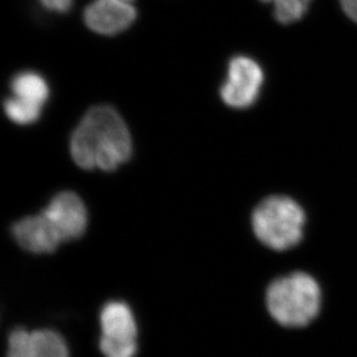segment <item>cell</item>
<instances>
[{
    "mask_svg": "<svg viewBox=\"0 0 357 357\" xmlns=\"http://www.w3.org/2000/svg\"><path fill=\"white\" fill-rule=\"evenodd\" d=\"M305 214L293 199L274 196L265 199L255 209L253 231L264 245L271 249H290L303 237Z\"/></svg>",
    "mask_w": 357,
    "mask_h": 357,
    "instance_id": "cell-3",
    "label": "cell"
},
{
    "mask_svg": "<svg viewBox=\"0 0 357 357\" xmlns=\"http://www.w3.org/2000/svg\"><path fill=\"white\" fill-rule=\"evenodd\" d=\"M271 316L286 327H303L319 312L321 291L309 274H290L271 283L266 295Z\"/></svg>",
    "mask_w": 357,
    "mask_h": 357,
    "instance_id": "cell-2",
    "label": "cell"
},
{
    "mask_svg": "<svg viewBox=\"0 0 357 357\" xmlns=\"http://www.w3.org/2000/svg\"><path fill=\"white\" fill-rule=\"evenodd\" d=\"M264 73L257 61L245 56L230 61L228 77L221 87L222 101L234 109L250 108L259 98Z\"/></svg>",
    "mask_w": 357,
    "mask_h": 357,
    "instance_id": "cell-4",
    "label": "cell"
},
{
    "mask_svg": "<svg viewBox=\"0 0 357 357\" xmlns=\"http://www.w3.org/2000/svg\"><path fill=\"white\" fill-rule=\"evenodd\" d=\"M137 19V10L130 3L117 0H95L84 13V24L96 34L114 36L126 31Z\"/></svg>",
    "mask_w": 357,
    "mask_h": 357,
    "instance_id": "cell-6",
    "label": "cell"
},
{
    "mask_svg": "<svg viewBox=\"0 0 357 357\" xmlns=\"http://www.w3.org/2000/svg\"><path fill=\"white\" fill-rule=\"evenodd\" d=\"M33 357H70L64 339L54 331L33 332Z\"/></svg>",
    "mask_w": 357,
    "mask_h": 357,
    "instance_id": "cell-10",
    "label": "cell"
},
{
    "mask_svg": "<svg viewBox=\"0 0 357 357\" xmlns=\"http://www.w3.org/2000/svg\"><path fill=\"white\" fill-rule=\"evenodd\" d=\"M13 96L42 105L49 98V86L45 79L35 72H21L10 82Z\"/></svg>",
    "mask_w": 357,
    "mask_h": 357,
    "instance_id": "cell-9",
    "label": "cell"
},
{
    "mask_svg": "<svg viewBox=\"0 0 357 357\" xmlns=\"http://www.w3.org/2000/svg\"><path fill=\"white\" fill-rule=\"evenodd\" d=\"M42 213L54 226L61 242L79 238L87 227L86 207L73 192L59 193Z\"/></svg>",
    "mask_w": 357,
    "mask_h": 357,
    "instance_id": "cell-5",
    "label": "cell"
},
{
    "mask_svg": "<svg viewBox=\"0 0 357 357\" xmlns=\"http://www.w3.org/2000/svg\"><path fill=\"white\" fill-rule=\"evenodd\" d=\"M344 13L357 24V0H340Z\"/></svg>",
    "mask_w": 357,
    "mask_h": 357,
    "instance_id": "cell-15",
    "label": "cell"
},
{
    "mask_svg": "<svg viewBox=\"0 0 357 357\" xmlns=\"http://www.w3.org/2000/svg\"><path fill=\"white\" fill-rule=\"evenodd\" d=\"M274 5V17L280 24H289L300 20L307 13L312 0H263Z\"/></svg>",
    "mask_w": 357,
    "mask_h": 357,
    "instance_id": "cell-12",
    "label": "cell"
},
{
    "mask_svg": "<svg viewBox=\"0 0 357 357\" xmlns=\"http://www.w3.org/2000/svg\"><path fill=\"white\" fill-rule=\"evenodd\" d=\"M12 233L21 248L33 253L54 252L61 243V237L43 213L17 221Z\"/></svg>",
    "mask_w": 357,
    "mask_h": 357,
    "instance_id": "cell-7",
    "label": "cell"
},
{
    "mask_svg": "<svg viewBox=\"0 0 357 357\" xmlns=\"http://www.w3.org/2000/svg\"><path fill=\"white\" fill-rule=\"evenodd\" d=\"M7 357H33V333L17 328L8 337Z\"/></svg>",
    "mask_w": 357,
    "mask_h": 357,
    "instance_id": "cell-13",
    "label": "cell"
},
{
    "mask_svg": "<svg viewBox=\"0 0 357 357\" xmlns=\"http://www.w3.org/2000/svg\"><path fill=\"white\" fill-rule=\"evenodd\" d=\"M3 110L10 121L19 125H28L40 119L42 105L10 96L3 103Z\"/></svg>",
    "mask_w": 357,
    "mask_h": 357,
    "instance_id": "cell-11",
    "label": "cell"
},
{
    "mask_svg": "<svg viewBox=\"0 0 357 357\" xmlns=\"http://www.w3.org/2000/svg\"><path fill=\"white\" fill-rule=\"evenodd\" d=\"M47 10L57 12V13H66L71 10L73 0H40Z\"/></svg>",
    "mask_w": 357,
    "mask_h": 357,
    "instance_id": "cell-14",
    "label": "cell"
},
{
    "mask_svg": "<svg viewBox=\"0 0 357 357\" xmlns=\"http://www.w3.org/2000/svg\"><path fill=\"white\" fill-rule=\"evenodd\" d=\"M70 151L80 168L112 172L130 159L131 135L115 109L98 105L81 119L72 135Z\"/></svg>",
    "mask_w": 357,
    "mask_h": 357,
    "instance_id": "cell-1",
    "label": "cell"
},
{
    "mask_svg": "<svg viewBox=\"0 0 357 357\" xmlns=\"http://www.w3.org/2000/svg\"><path fill=\"white\" fill-rule=\"evenodd\" d=\"M117 1H123V3H132V1H133V0H117Z\"/></svg>",
    "mask_w": 357,
    "mask_h": 357,
    "instance_id": "cell-16",
    "label": "cell"
},
{
    "mask_svg": "<svg viewBox=\"0 0 357 357\" xmlns=\"http://www.w3.org/2000/svg\"><path fill=\"white\" fill-rule=\"evenodd\" d=\"M102 337L115 342H135L138 328L128 304L109 302L101 312Z\"/></svg>",
    "mask_w": 357,
    "mask_h": 357,
    "instance_id": "cell-8",
    "label": "cell"
}]
</instances>
